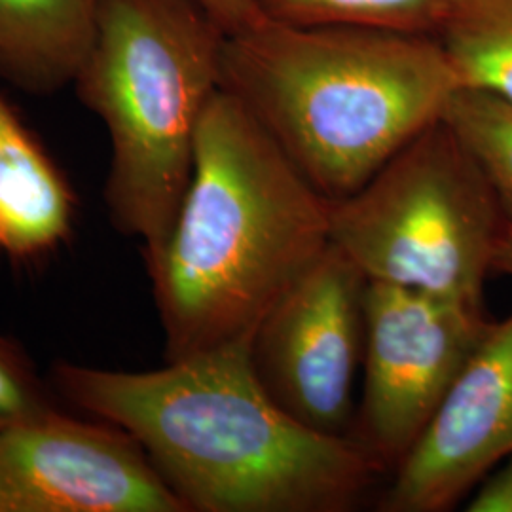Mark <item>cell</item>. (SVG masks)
I'll list each match as a JSON object with an SVG mask.
<instances>
[{
  "mask_svg": "<svg viewBox=\"0 0 512 512\" xmlns=\"http://www.w3.org/2000/svg\"><path fill=\"white\" fill-rule=\"evenodd\" d=\"M330 205L236 97L203 112L192 177L147 256L165 361L251 344L330 245Z\"/></svg>",
  "mask_w": 512,
  "mask_h": 512,
  "instance_id": "cell-2",
  "label": "cell"
},
{
  "mask_svg": "<svg viewBox=\"0 0 512 512\" xmlns=\"http://www.w3.org/2000/svg\"><path fill=\"white\" fill-rule=\"evenodd\" d=\"M459 0H258L266 19L437 37Z\"/></svg>",
  "mask_w": 512,
  "mask_h": 512,
  "instance_id": "cell-13",
  "label": "cell"
},
{
  "mask_svg": "<svg viewBox=\"0 0 512 512\" xmlns=\"http://www.w3.org/2000/svg\"><path fill=\"white\" fill-rule=\"evenodd\" d=\"M226 37L200 0L101 2L74 86L109 129L110 222L141 239L145 258L164 245L186 194Z\"/></svg>",
  "mask_w": 512,
  "mask_h": 512,
  "instance_id": "cell-4",
  "label": "cell"
},
{
  "mask_svg": "<svg viewBox=\"0 0 512 512\" xmlns=\"http://www.w3.org/2000/svg\"><path fill=\"white\" fill-rule=\"evenodd\" d=\"M222 31L232 37L264 21L258 0H200Z\"/></svg>",
  "mask_w": 512,
  "mask_h": 512,
  "instance_id": "cell-17",
  "label": "cell"
},
{
  "mask_svg": "<svg viewBox=\"0 0 512 512\" xmlns=\"http://www.w3.org/2000/svg\"><path fill=\"white\" fill-rule=\"evenodd\" d=\"M0 512H186L141 444L61 408L0 431Z\"/></svg>",
  "mask_w": 512,
  "mask_h": 512,
  "instance_id": "cell-8",
  "label": "cell"
},
{
  "mask_svg": "<svg viewBox=\"0 0 512 512\" xmlns=\"http://www.w3.org/2000/svg\"><path fill=\"white\" fill-rule=\"evenodd\" d=\"M220 88L340 202L442 120L461 86L437 37L264 19L226 37Z\"/></svg>",
  "mask_w": 512,
  "mask_h": 512,
  "instance_id": "cell-3",
  "label": "cell"
},
{
  "mask_svg": "<svg viewBox=\"0 0 512 512\" xmlns=\"http://www.w3.org/2000/svg\"><path fill=\"white\" fill-rule=\"evenodd\" d=\"M492 270L497 274L509 275L512 277V228L505 226L501 238L495 247L494 262Z\"/></svg>",
  "mask_w": 512,
  "mask_h": 512,
  "instance_id": "cell-18",
  "label": "cell"
},
{
  "mask_svg": "<svg viewBox=\"0 0 512 512\" xmlns=\"http://www.w3.org/2000/svg\"><path fill=\"white\" fill-rule=\"evenodd\" d=\"M76 215L69 179L0 95V260L40 264L69 243Z\"/></svg>",
  "mask_w": 512,
  "mask_h": 512,
  "instance_id": "cell-10",
  "label": "cell"
},
{
  "mask_svg": "<svg viewBox=\"0 0 512 512\" xmlns=\"http://www.w3.org/2000/svg\"><path fill=\"white\" fill-rule=\"evenodd\" d=\"M490 323L484 306L368 281L365 382L349 437L385 473L410 454Z\"/></svg>",
  "mask_w": 512,
  "mask_h": 512,
  "instance_id": "cell-6",
  "label": "cell"
},
{
  "mask_svg": "<svg viewBox=\"0 0 512 512\" xmlns=\"http://www.w3.org/2000/svg\"><path fill=\"white\" fill-rule=\"evenodd\" d=\"M437 38L461 88L512 103V0H459Z\"/></svg>",
  "mask_w": 512,
  "mask_h": 512,
  "instance_id": "cell-12",
  "label": "cell"
},
{
  "mask_svg": "<svg viewBox=\"0 0 512 512\" xmlns=\"http://www.w3.org/2000/svg\"><path fill=\"white\" fill-rule=\"evenodd\" d=\"M511 456L512 313L490 323L378 509L452 511Z\"/></svg>",
  "mask_w": 512,
  "mask_h": 512,
  "instance_id": "cell-9",
  "label": "cell"
},
{
  "mask_svg": "<svg viewBox=\"0 0 512 512\" xmlns=\"http://www.w3.org/2000/svg\"><path fill=\"white\" fill-rule=\"evenodd\" d=\"M59 401L124 429L186 512H349L384 469L351 437L315 433L256 378L251 344L124 372L55 361Z\"/></svg>",
  "mask_w": 512,
  "mask_h": 512,
  "instance_id": "cell-1",
  "label": "cell"
},
{
  "mask_svg": "<svg viewBox=\"0 0 512 512\" xmlns=\"http://www.w3.org/2000/svg\"><path fill=\"white\" fill-rule=\"evenodd\" d=\"M442 120L475 158L512 228V103L492 93L459 88Z\"/></svg>",
  "mask_w": 512,
  "mask_h": 512,
  "instance_id": "cell-14",
  "label": "cell"
},
{
  "mask_svg": "<svg viewBox=\"0 0 512 512\" xmlns=\"http://www.w3.org/2000/svg\"><path fill=\"white\" fill-rule=\"evenodd\" d=\"M505 226L494 188L444 120L330 205V243L368 281L476 306Z\"/></svg>",
  "mask_w": 512,
  "mask_h": 512,
  "instance_id": "cell-5",
  "label": "cell"
},
{
  "mask_svg": "<svg viewBox=\"0 0 512 512\" xmlns=\"http://www.w3.org/2000/svg\"><path fill=\"white\" fill-rule=\"evenodd\" d=\"M366 275L330 243L251 340L256 378L281 410L315 433L349 437L365 353Z\"/></svg>",
  "mask_w": 512,
  "mask_h": 512,
  "instance_id": "cell-7",
  "label": "cell"
},
{
  "mask_svg": "<svg viewBox=\"0 0 512 512\" xmlns=\"http://www.w3.org/2000/svg\"><path fill=\"white\" fill-rule=\"evenodd\" d=\"M465 511L512 512V456L478 484Z\"/></svg>",
  "mask_w": 512,
  "mask_h": 512,
  "instance_id": "cell-16",
  "label": "cell"
},
{
  "mask_svg": "<svg viewBox=\"0 0 512 512\" xmlns=\"http://www.w3.org/2000/svg\"><path fill=\"white\" fill-rule=\"evenodd\" d=\"M103 0H0V78L31 95L74 84Z\"/></svg>",
  "mask_w": 512,
  "mask_h": 512,
  "instance_id": "cell-11",
  "label": "cell"
},
{
  "mask_svg": "<svg viewBox=\"0 0 512 512\" xmlns=\"http://www.w3.org/2000/svg\"><path fill=\"white\" fill-rule=\"evenodd\" d=\"M50 380L38 374L31 355L0 334V431L59 408Z\"/></svg>",
  "mask_w": 512,
  "mask_h": 512,
  "instance_id": "cell-15",
  "label": "cell"
}]
</instances>
